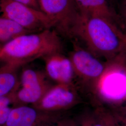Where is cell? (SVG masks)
Here are the masks:
<instances>
[{
  "label": "cell",
  "mask_w": 126,
  "mask_h": 126,
  "mask_svg": "<svg viewBox=\"0 0 126 126\" xmlns=\"http://www.w3.org/2000/svg\"><path fill=\"white\" fill-rule=\"evenodd\" d=\"M72 38L81 41L86 50L106 61L126 51V34L116 23L107 19H84Z\"/></svg>",
  "instance_id": "6da1fadb"
},
{
  "label": "cell",
  "mask_w": 126,
  "mask_h": 126,
  "mask_svg": "<svg viewBox=\"0 0 126 126\" xmlns=\"http://www.w3.org/2000/svg\"><path fill=\"white\" fill-rule=\"evenodd\" d=\"M62 50L58 32L49 29L20 36L1 45L0 60L3 63L20 68L36 59L62 52Z\"/></svg>",
  "instance_id": "7a4b0ae2"
},
{
  "label": "cell",
  "mask_w": 126,
  "mask_h": 126,
  "mask_svg": "<svg viewBox=\"0 0 126 126\" xmlns=\"http://www.w3.org/2000/svg\"><path fill=\"white\" fill-rule=\"evenodd\" d=\"M106 62L107 68L94 94L111 109L120 108L126 95V51Z\"/></svg>",
  "instance_id": "3957f363"
},
{
  "label": "cell",
  "mask_w": 126,
  "mask_h": 126,
  "mask_svg": "<svg viewBox=\"0 0 126 126\" xmlns=\"http://www.w3.org/2000/svg\"><path fill=\"white\" fill-rule=\"evenodd\" d=\"M41 11L54 22L58 32L72 38L74 32L81 24V16L74 0H38Z\"/></svg>",
  "instance_id": "277c9868"
},
{
  "label": "cell",
  "mask_w": 126,
  "mask_h": 126,
  "mask_svg": "<svg viewBox=\"0 0 126 126\" xmlns=\"http://www.w3.org/2000/svg\"><path fill=\"white\" fill-rule=\"evenodd\" d=\"M69 54L75 77L94 94L96 86L107 68V63L100 61L77 42L73 43Z\"/></svg>",
  "instance_id": "5b68a950"
},
{
  "label": "cell",
  "mask_w": 126,
  "mask_h": 126,
  "mask_svg": "<svg viewBox=\"0 0 126 126\" xmlns=\"http://www.w3.org/2000/svg\"><path fill=\"white\" fill-rule=\"evenodd\" d=\"M1 16L18 23L24 28L37 33L55 27L54 22L41 10L11 0H0Z\"/></svg>",
  "instance_id": "8992f818"
},
{
  "label": "cell",
  "mask_w": 126,
  "mask_h": 126,
  "mask_svg": "<svg viewBox=\"0 0 126 126\" xmlns=\"http://www.w3.org/2000/svg\"><path fill=\"white\" fill-rule=\"evenodd\" d=\"M80 102V98L74 84H56L32 106L45 112L59 113L70 109Z\"/></svg>",
  "instance_id": "52a82bcc"
},
{
  "label": "cell",
  "mask_w": 126,
  "mask_h": 126,
  "mask_svg": "<svg viewBox=\"0 0 126 126\" xmlns=\"http://www.w3.org/2000/svg\"><path fill=\"white\" fill-rule=\"evenodd\" d=\"M63 112L43 111L32 106L14 107L9 119L3 126H49L64 118Z\"/></svg>",
  "instance_id": "ba28073f"
},
{
  "label": "cell",
  "mask_w": 126,
  "mask_h": 126,
  "mask_svg": "<svg viewBox=\"0 0 126 126\" xmlns=\"http://www.w3.org/2000/svg\"><path fill=\"white\" fill-rule=\"evenodd\" d=\"M42 59L48 78L57 84H73L75 75L69 57L63 55L62 52H57L46 56Z\"/></svg>",
  "instance_id": "9c48e42d"
},
{
  "label": "cell",
  "mask_w": 126,
  "mask_h": 126,
  "mask_svg": "<svg viewBox=\"0 0 126 126\" xmlns=\"http://www.w3.org/2000/svg\"><path fill=\"white\" fill-rule=\"evenodd\" d=\"M81 16L85 18L101 17L116 23L123 31L120 17L108 0H74Z\"/></svg>",
  "instance_id": "30bf717a"
},
{
  "label": "cell",
  "mask_w": 126,
  "mask_h": 126,
  "mask_svg": "<svg viewBox=\"0 0 126 126\" xmlns=\"http://www.w3.org/2000/svg\"><path fill=\"white\" fill-rule=\"evenodd\" d=\"M19 68L4 63L0 68V96L16 92L21 87L17 75Z\"/></svg>",
  "instance_id": "8fae6325"
},
{
  "label": "cell",
  "mask_w": 126,
  "mask_h": 126,
  "mask_svg": "<svg viewBox=\"0 0 126 126\" xmlns=\"http://www.w3.org/2000/svg\"><path fill=\"white\" fill-rule=\"evenodd\" d=\"M52 86L48 81L40 86L20 88L16 94V102L14 107L19 105H32L36 103Z\"/></svg>",
  "instance_id": "7c38bea8"
},
{
  "label": "cell",
  "mask_w": 126,
  "mask_h": 126,
  "mask_svg": "<svg viewBox=\"0 0 126 126\" xmlns=\"http://www.w3.org/2000/svg\"><path fill=\"white\" fill-rule=\"evenodd\" d=\"M34 33L9 18L0 17V42L3 45L11 41L27 34Z\"/></svg>",
  "instance_id": "4fadbf2b"
},
{
  "label": "cell",
  "mask_w": 126,
  "mask_h": 126,
  "mask_svg": "<svg viewBox=\"0 0 126 126\" xmlns=\"http://www.w3.org/2000/svg\"><path fill=\"white\" fill-rule=\"evenodd\" d=\"M47 77L45 72L30 68L24 69L20 79L21 87H30L40 86L49 81L47 79Z\"/></svg>",
  "instance_id": "5bb4252c"
},
{
  "label": "cell",
  "mask_w": 126,
  "mask_h": 126,
  "mask_svg": "<svg viewBox=\"0 0 126 126\" xmlns=\"http://www.w3.org/2000/svg\"><path fill=\"white\" fill-rule=\"evenodd\" d=\"M94 111L104 126H123L110 108L98 106Z\"/></svg>",
  "instance_id": "9a60e30c"
},
{
  "label": "cell",
  "mask_w": 126,
  "mask_h": 126,
  "mask_svg": "<svg viewBox=\"0 0 126 126\" xmlns=\"http://www.w3.org/2000/svg\"><path fill=\"white\" fill-rule=\"evenodd\" d=\"M79 119L83 122L86 126H104L94 110L84 113Z\"/></svg>",
  "instance_id": "2e32d148"
},
{
  "label": "cell",
  "mask_w": 126,
  "mask_h": 126,
  "mask_svg": "<svg viewBox=\"0 0 126 126\" xmlns=\"http://www.w3.org/2000/svg\"><path fill=\"white\" fill-rule=\"evenodd\" d=\"M16 92L0 96V108L10 107L11 105H14L16 102Z\"/></svg>",
  "instance_id": "e0dca14e"
},
{
  "label": "cell",
  "mask_w": 126,
  "mask_h": 126,
  "mask_svg": "<svg viewBox=\"0 0 126 126\" xmlns=\"http://www.w3.org/2000/svg\"><path fill=\"white\" fill-rule=\"evenodd\" d=\"M118 14L120 17L124 30L126 27V0H120Z\"/></svg>",
  "instance_id": "ac0fdd59"
},
{
  "label": "cell",
  "mask_w": 126,
  "mask_h": 126,
  "mask_svg": "<svg viewBox=\"0 0 126 126\" xmlns=\"http://www.w3.org/2000/svg\"><path fill=\"white\" fill-rule=\"evenodd\" d=\"M14 107H8L0 108V126L4 125L9 119Z\"/></svg>",
  "instance_id": "d6986e66"
},
{
  "label": "cell",
  "mask_w": 126,
  "mask_h": 126,
  "mask_svg": "<svg viewBox=\"0 0 126 126\" xmlns=\"http://www.w3.org/2000/svg\"><path fill=\"white\" fill-rule=\"evenodd\" d=\"M49 126H79L76 120L70 117H64L54 124Z\"/></svg>",
  "instance_id": "ffe728a7"
},
{
  "label": "cell",
  "mask_w": 126,
  "mask_h": 126,
  "mask_svg": "<svg viewBox=\"0 0 126 126\" xmlns=\"http://www.w3.org/2000/svg\"><path fill=\"white\" fill-rule=\"evenodd\" d=\"M123 126H126V113L121 108L111 109Z\"/></svg>",
  "instance_id": "44dd1931"
},
{
  "label": "cell",
  "mask_w": 126,
  "mask_h": 126,
  "mask_svg": "<svg viewBox=\"0 0 126 126\" xmlns=\"http://www.w3.org/2000/svg\"><path fill=\"white\" fill-rule=\"evenodd\" d=\"M26 5L32 8L41 10L38 0H11Z\"/></svg>",
  "instance_id": "7402d4cb"
},
{
  "label": "cell",
  "mask_w": 126,
  "mask_h": 126,
  "mask_svg": "<svg viewBox=\"0 0 126 126\" xmlns=\"http://www.w3.org/2000/svg\"><path fill=\"white\" fill-rule=\"evenodd\" d=\"M109 0V2L110 3L111 5L112 6V7L114 8V5L115 4L116 0Z\"/></svg>",
  "instance_id": "603a6c76"
},
{
  "label": "cell",
  "mask_w": 126,
  "mask_h": 126,
  "mask_svg": "<svg viewBox=\"0 0 126 126\" xmlns=\"http://www.w3.org/2000/svg\"><path fill=\"white\" fill-rule=\"evenodd\" d=\"M125 102L126 103V106L125 107H123V108H122V109L126 113V96H125Z\"/></svg>",
  "instance_id": "cb8c5ba5"
},
{
  "label": "cell",
  "mask_w": 126,
  "mask_h": 126,
  "mask_svg": "<svg viewBox=\"0 0 126 126\" xmlns=\"http://www.w3.org/2000/svg\"><path fill=\"white\" fill-rule=\"evenodd\" d=\"M124 32H125V33L126 34V27H125V28L124 29Z\"/></svg>",
  "instance_id": "d4e9b609"
}]
</instances>
